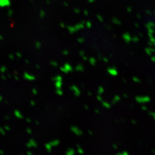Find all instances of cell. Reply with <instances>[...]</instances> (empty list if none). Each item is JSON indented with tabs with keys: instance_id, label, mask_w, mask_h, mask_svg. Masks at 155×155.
I'll return each instance as SVG.
<instances>
[{
	"instance_id": "obj_1",
	"label": "cell",
	"mask_w": 155,
	"mask_h": 155,
	"mask_svg": "<svg viewBox=\"0 0 155 155\" xmlns=\"http://www.w3.org/2000/svg\"><path fill=\"white\" fill-rule=\"evenodd\" d=\"M27 147L28 148H31V147H37V143L36 141L33 140H31L28 144H27Z\"/></svg>"
},
{
	"instance_id": "obj_2",
	"label": "cell",
	"mask_w": 155,
	"mask_h": 155,
	"mask_svg": "<svg viewBox=\"0 0 155 155\" xmlns=\"http://www.w3.org/2000/svg\"><path fill=\"white\" fill-rule=\"evenodd\" d=\"M24 77L25 79H28L29 81H33V80H34V79H35V77L31 75V74H28L27 72H25V73H24Z\"/></svg>"
},
{
	"instance_id": "obj_3",
	"label": "cell",
	"mask_w": 155,
	"mask_h": 155,
	"mask_svg": "<svg viewBox=\"0 0 155 155\" xmlns=\"http://www.w3.org/2000/svg\"><path fill=\"white\" fill-rule=\"evenodd\" d=\"M15 114L18 118H23V116H22V114L19 111L17 110H16L15 111Z\"/></svg>"
},
{
	"instance_id": "obj_4",
	"label": "cell",
	"mask_w": 155,
	"mask_h": 155,
	"mask_svg": "<svg viewBox=\"0 0 155 155\" xmlns=\"http://www.w3.org/2000/svg\"><path fill=\"white\" fill-rule=\"evenodd\" d=\"M6 70V68L5 67H2L0 68L1 72H2V73L5 72Z\"/></svg>"
},
{
	"instance_id": "obj_5",
	"label": "cell",
	"mask_w": 155,
	"mask_h": 155,
	"mask_svg": "<svg viewBox=\"0 0 155 155\" xmlns=\"http://www.w3.org/2000/svg\"><path fill=\"white\" fill-rule=\"evenodd\" d=\"M0 133H1L2 134H3V135H4L5 134L4 129L3 128H2V127H0Z\"/></svg>"
},
{
	"instance_id": "obj_6",
	"label": "cell",
	"mask_w": 155,
	"mask_h": 155,
	"mask_svg": "<svg viewBox=\"0 0 155 155\" xmlns=\"http://www.w3.org/2000/svg\"><path fill=\"white\" fill-rule=\"evenodd\" d=\"M32 93H33V94H34V95H36L37 93H38L37 90L35 89H32Z\"/></svg>"
},
{
	"instance_id": "obj_7",
	"label": "cell",
	"mask_w": 155,
	"mask_h": 155,
	"mask_svg": "<svg viewBox=\"0 0 155 155\" xmlns=\"http://www.w3.org/2000/svg\"><path fill=\"white\" fill-rule=\"evenodd\" d=\"M27 133H29V134H31L32 133V130L31 129H29V128H28L27 129Z\"/></svg>"
},
{
	"instance_id": "obj_8",
	"label": "cell",
	"mask_w": 155,
	"mask_h": 155,
	"mask_svg": "<svg viewBox=\"0 0 155 155\" xmlns=\"http://www.w3.org/2000/svg\"><path fill=\"white\" fill-rule=\"evenodd\" d=\"M31 105L32 106L35 105V101H33V100L31 101Z\"/></svg>"
},
{
	"instance_id": "obj_9",
	"label": "cell",
	"mask_w": 155,
	"mask_h": 155,
	"mask_svg": "<svg viewBox=\"0 0 155 155\" xmlns=\"http://www.w3.org/2000/svg\"><path fill=\"white\" fill-rule=\"evenodd\" d=\"M4 129H6V130H10V127H8V126H5V127H4Z\"/></svg>"
},
{
	"instance_id": "obj_10",
	"label": "cell",
	"mask_w": 155,
	"mask_h": 155,
	"mask_svg": "<svg viewBox=\"0 0 155 155\" xmlns=\"http://www.w3.org/2000/svg\"><path fill=\"white\" fill-rule=\"evenodd\" d=\"M9 58H10L11 59H13V58H14V56H13V55L12 54H11V55H9Z\"/></svg>"
},
{
	"instance_id": "obj_11",
	"label": "cell",
	"mask_w": 155,
	"mask_h": 155,
	"mask_svg": "<svg viewBox=\"0 0 155 155\" xmlns=\"http://www.w3.org/2000/svg\"><path fill=\"white\" fill-rule=\"evenodd\" d=\"M17 56H19V58H21V54H20V53H17Z\"/></svg>"
},
{
	"instance_id": "obj_12",
	"label": "cell",
	"mask_w": 155,
	"mask_h": 155,
	"mask_svg": "<svg viewBox=\"0 0 155 155\" xmlns=\"http://www.w3.org/2000/svg\"><path fill=\"white\" fill-rule=\"evenodd\" d=\"M27 121L29 122V123H30V122H31V120L29 118H27Z\"/></svg>"
},
{
	"instance_id": "obj_13",
	"label": "cell",
	"mask_w": 155,
	"mask_h": 155,
	"mask_svg": "<svg viewBox=\"0 0 155 155\" xmlns=\"http://www.w3.org/2000/svg\"><path fill=\"white\" fill-rule=\"evenodd\" d=\"M27 154H28V155H32V152H27Z\"/></svg>"
},
{
	"instance_id": "obj_14",
	"label": "cell",
	"mask_w": 155,
	"mask_h": 155,
	"mask_svg": "<svg viewBox=\"0 0 155 155\" xmlns=\"http://www.w3.org/2000/svg\"><path fill=\"white\" fill-rule=\"evenodd\" d=\"M5 120H9V117L8 116L5 117Z\"/></svg>"
},
{
	"instance_id": "obj_15",
	"label": "cell",
	"mask_w": 155,
	"mask_h": 155,
	"mask_svg": "<svg viewBox=\"0 0 155 155\" xmlns=\"http://www.w3.org/2000/svg\"><path fill=\"white\" fill-rule=\"evenodd\" d=\"M0 154H4V152L2 150H0Z\"/></svg>"
},
{
	"instance_id": "obj_16",
	"label": "cell",
	"mask_w": 155,
	"mask_h": 155,
	"mask_svg": "<svg viewBox=\"0 0 155 155\" xmlns=\"http://www.w3.org/2000/svg\"><path fill=\"white\" fill-rule=\"evenodd\" d=\"M15 79H16V80H18V79H19V78H18L17 77V76H15Z\"/></svg>"
},
{
	"instance_id": "obj_17",
	"label": "cell",
	"mask_w": 155,
	"mask_h": 155,
	"mask_svg": "<svg viewBox=\"0 0 155 155\" xmlns=\"http://www.w3.org/2000/svg\"><path fill=\"white\" fill-rule=\"evenodd\" d=\"M2 100V97L0 95V101H1Z\"/></svg>"
},
{
	"instance_id": "obj_18",
	"label": "cell",
	"mask_w": 155,
	"mask_h": 155,
	"mask_svg": "<svg viewBox=\"0 0 155 155\" xmlns=\"http://www.w3.org/2000/svg\"><path fill=\"white\" fill-rule=\"evenodd\" d=\"M2 78H3V79H5V78L4 76H2Z\"/></svg>"
}]
</instances>
